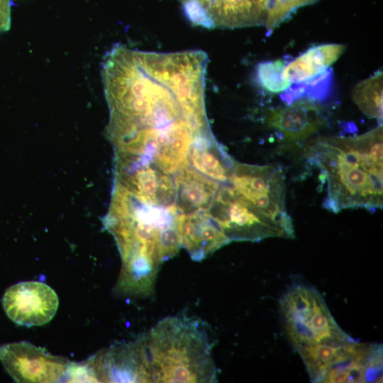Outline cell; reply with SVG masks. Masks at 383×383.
I'll return each mask as SVG.
<instances>
[{"instance_id": "obj_1", "label": "cell", "mask_w": 383, "mask_h": 383, "mask_svg": "<svg viewBox=\"0 0 383 383\" xmlns=\"http://www.w3.org/2000/svg\"><path fill=\"white\" fill-rule=\"evenodd\" d=\"M208 61L200 50L113 45L101 79L109 109L106 135L115 152L145 157L167 170L184 164L194 138L211 133L204 103Z\"/></svg>"}, {"instance_id": "obj_2", "label": "cell", "mask_w": 383, "mask_h": 383, "mask_svg": "<svg viewBox=\"0 0 383 383\" xmlns=\"http://www.w3.org/2000/svg\"><path fill=\"white\" fill-rule=\"evenodd\" d=\"M179 219L175 206L153 204L114 184L105 226L121 256L118 292L137 297L153 294L161 265L182 247Z\"/></svg>"}, {"instance_id": "obj_19", "label": "cell", "mask_w": 383, "mask_h": 383, "mask_svg": "<svg viewBox=\"0 0 383 383\" xmlns=\"http://www.w3.org/2000/svg\"><path fill=\"white\" fill-rule=\"evenodd\" d=\"M285 64L282 60L261 62L257 68V77L262 88L271 93H280L292 84L282 78Z\"/></svg>"}, {"instance_id": "obj_16", "label": "cell", "mask_w": 383, "mask_h": 383, "mask_svg": "<svg viewBox=\"0 0 383 383\" xmlns=\"http://www.w3.org/2000/svg\"><path fill=\"white\" fill-rule=\"evenodd\" d=\"M363 343L355 340L343 345L308 344L296 348L313 382H323L331 368L353 358Z\"/></svg>"}, {"instance_id": "obj_20", "label": "cell", "mask_w": 383, "mask_h": 383, "mask_svg": "<svg viewBox=\"0 0 383 383\" xmlns=\"http://www.w3.org/2000/svg\"><path fill=\"white\" fill-rule=\"evenodd\" d=\"M11 26V1L0 0V32L9 30Z\"/></svg>"}, {"instance_id": "obj_5", "label": "cell", "mask_w": 383, "mask_h": 383, "mask_svg": "<svg viewBox=\"0 0 383 383\" xmlns=\"http://www.w3.org/2000/svg\"><path fill=\"white\" fill-rule=\"evenodd\" d=\"M285 328L294 347L308 344L343 345L355 340L338 325L314 288L289 287L279 300Z\"/></svg>"}, {"instance_id": "obj_14", "label": "cell", "mask_w": 383, "mask_h": 383, "mask_svg": "<svg viewBox=\"0 0 383 383\" xmlns=\"http://www.w3.org/2000/svg\"><path fill=\"white\" fill-rule=\"evenodd\" d=\"M175 206L180 215L209 209L221 183L213 181L188 164L176 174Z\"/></svg>"}, {"instance_id": "obj_9", "label": "cell", "mask_w": 383, "mask_h": 383, "mask_svg": "<svg viewBox=\"0 0 383 383\" xmlns=\"http://www.w3.org/2000/svg\"><path fill=\"white\" fill-rule=\"evenodd\" d=\"M187 18L206 28L263 25L267 0H180Z\"/></svg>"}, {"instance_id": "obj_7", "label": "cell", "mask_w": 383, "mask_h": 383, "mask_svg": "<svg viewBox=\"0 0 383 383\" xmlns=\"http://www.w3.org/2000/svg\"><path fill=\"white\" fill-rule=\"evenodd\" d=\"M230 181L238 196L258 211L294 227L285 206L284 177L276 165H255L234 161Z\"/></svg>"}, {"instance_id": "obj_11", "label": "cell", "mask_w": 383, "mask_h": 383, "mask_svg": "<svg viewBox=\"0 0 383 383\" xmlns=\"http://www.w3.org/2000/svg\"><path fill=\"white\" fill-rule=\"evenodd\" d=\"M86 364L94 382H150L139 337L128 343H115L96 354Z\"/></svg>"}, {"instance_id": "obj_4", "label": "cell", "mask_w": 383, "mask_h": 383, "mask_svg": "<svg viewBox=\"0 0 383 383\" xmlns=\"http://www.w3.org/2000/svg\"><path fill=\"white\" fill-rule=\"evenodd\" d=\"M209 325L199 318L165 317L139 335L150 382H215L214 345Z\"/></svg>"}, {"instance_id": "obj_17", "label": "cell", "mask_w": 383, "mask_h": 383, "mask_svg": "<svg viewBox=\"0 0 383 383\" xmlns=\"http://www.w3.org/2000/svg\"><path fill=\"white\" fill-rule=\"evenodd\" d=\"M345 50V45L340 43L311 48L284 66L282 78L291 84L309 81L328 70Z\"/></svg>"}, {"instance_id": "obj_10", "label": "cell", "mask_w": 383, "mask_h": 383, "mask_svg": "<svg viewBox=\"0 0 383 383\" xmlns=\"http://www.w3.org/2000/svg\"><path fill=\"white\" fill-rule=\"evenodd\" d=\"M2 305L13 322L30 327L48 323L56 313L59 300L48 284L27 281L10 286L4 294Z\"/></svg>"}, {"instance_id": "obj_12", "label": "cell", "mask_w": 383, "mask_h": 383, "mask_svg": "<svg viewBox=\"0 0 383 383\" xmlns=\"http://www.w3.org/2000/svg\"><path fill=\"white\" fill-rule=\"evenodd\" d=\"M324 123L317 101L308 98H300L286 106L274 109L267 117L268 126L278 131L289 143L305 140Z\"/></svg>"}, {"instance_id": "obj_18", "label": "cell", "mask_w": 383, "mask_h": 383, "mask_svg": "<svg viewBox=\"0 0 383 383\" xmlns=\"http://www.w3.org/2000/svg\"><path fill=\"white\" fill-rule=\"evenodd\" d=\"M383 73L372 76L357 84L352 91V99L366 116L382 120Z\"/></svg>"}, {"instance_id": "obj_15", "label": "cell", "mask_w": 383, "mask_h": 383, "mask_svg": "<svg viewBox=\"0 0 383 383\" xmlns=\"http://www.w3.org/2000/svg\"><path fill=\"white\" fill-rule=\"evenodd\" d=\"M190 166L219 183L229 180L234 160L217 143L212 133L194 138L188 151Z\"/></svg>"}, {"instance_id": "obj_13", "label": "cell", "mask_w": 383, "mask_h": 383, "mask_svg": "<svg viewBox=\"0 0 383 383\" xmlns=\"http://www.w3.org/2000/svg\"><path fill=\"white\" fill-rule=\"evenodd\" d=\"M179 229L182 247L195 261L205 259L230 243L208 210L182 214Z\"/></svg>"}, {"instance_id": "obj_8", "label": "cell", "mask_w": 383, "mask_h": 383, "mask_svg": "<svg viewBox=\"0 0 383 383\" xmlns=\"http://www.w3.org/2000/svg\"><path fill=\"white\" fill-rule=\"evenodd\" d=\"M0 361L16 382H58L67 379L71 362L28 341L0 345Z\"/></svg>"}, {"instance_id": "obj_6", "label": "cell", "mask_w": 383, "mask_h": 383, "mask_svg": "<svg viewBox=\"0 0 383 383\" xmlns=\"http://www.w3.org/2000/svg\"><path fill=\"white\" fill-rule=\"evenodd\" d=\"M229 180L221 184L208 211L230 242L294 237V227L267 216L243 201Z\"/></svg>"}, {"instance_id": "obj_3", "label": "cell", "mask_w": 383, "mask_h": 383, "mask_svg": "<svg viewBox=\"0 0 383 383\" xmlns=\"http://www.w3.org/2000/svg\"><path fill=\"white\" fill-rule=\"evenodd\" d=\"M382 123L359 135L320 136L307 143L304 156L326 183L325 209L382 208Z\"/></svg>"}]
</instances>
